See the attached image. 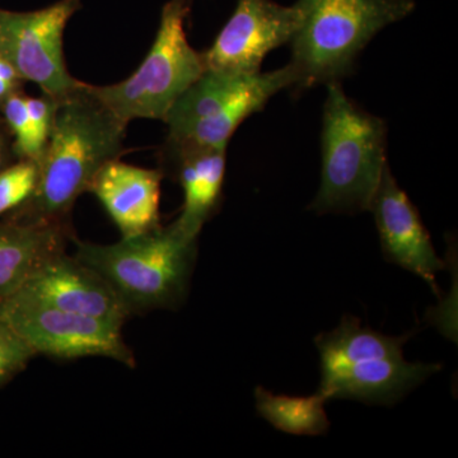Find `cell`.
<instances>
[{"label": "cell", "instance_id": "cell-17", "mask_svg": "<svg viewBox=\"0 0 458 458\" xmlns=\"http://www.w3.org/2000/svg\"><path fill=\"white\" fill-rule=\"evenodd\" d=\"M327 401L318 393L294 397L274 394L264 387L255 390L259 415L280 432L294 436H321L327 432L330 420L325 410Z\"/></svg>", "mask_w": 458, "mask_h": 458}, {"label": "cell", "instance_id": "cell-1", "mask_svg": "<svg viewBox=\"0 0 458 458\" xmlns=\"http://www.w3.org/2000/svg\"><path fill=\"white\" fill-rule=\"evenodd\" d=\"M126 126L93 95L89 83L59 99L38 162V183L17 208L14 221L69 225L75 201L89 191L93 177L125 152Z\"/></svg>", "mask_w": 458, "mask_h": 458}, {"label": "cell", "instance_id": "cell-22", "mask_svg": "<svg viewBox=\"0 0 458 458\" xmlns=\"http://www.w3.org/2000/svg\"><path fill=\"white\" fill-rule=\"evenodd\" d=\"M18 89H20V87L13 86V84L8 83L7 81L0 77V105L4 102L8 96H11L12 93L16 92Z\"/></svg>", "mask_w": 458, "mask_h": 458}, {"label": "cell", "instance_id": "cell-16", "mask_svg": "<svg viewBox=\"0 0 458 458\" xmlns=\"http://www.w3.org/2000/svg\"><path fill=\"white\" fill-rule=\"evenodd\" d=\"M405 336H387L369 327H361L360 318L344 316L339 327L315 339L319 352L321 375L369 360L403 357Z\"/></svg>", "mask_w": 458, "mask_h": 458}, {"label": "cell", "instance_id": "cell-23", "mask_svg": "<svg viewBox=\"0 0 458 458\" xmlns=\"http://www.w3.org/2000/svg\"><path fill=\"white\" fill-rule=\"evenodd\" d=\"M4 162H5V144L3 141L2 138H0V171L4 170Z\"/></svg>", "mask_w": 458, "mask_h": 458}, {"label": "cell", "instance_id": "cell-8", "mask_svg": "<svg viewBox=\"0 0 458 458\" xmlns=\"http://www.w3.org/2000/svg\"><path fill=\"white\" fill-rule=\"evenodd\" d=\"M81 7V0H59L23 13L0 9V57L53 98H64L83 83L69 73L64 57L65 27Z\"/></svg>", "mask_w": 458, "mask_h": 458}, {"label": "cell", "instance_id": "cell-4", "mask_svg": "<svg viewBox=\"0 0 458 458\" xmlns=\"http://www.w3.org/2000/svg\"><path fill=\"white\" fill-rule=\"evenodd\" d=\"M386 141L384 120L358 106L339 82L328 83L322 119L321 185L311 209L319 214L369 210L387 165Z\"/></svg>", "mask_w": 458, "mask_h": 458}, {"label": "cell", "instance_id": "cell-15", "mask_svg": "<svg viewBox=\"0 0 458 458\" xmlns=\"http://www.w3.org/2000/svg\"><path fill=\"white\" fill-rule=\"evenodd\" d=\"M69 225H38L13 221L0 225V297L17 291L38 267L65 251L73 240Z\"/></svg>", "mask_w": 458, "mask_h": 458}, {"label": "cell", "instance_id": "cell-9", "mask_svg": "<svg viewBox=\"0 0 458 458\" xmlns=\"http://www.w3.org/2000/svg\"><path fill=\"white\" fill-rule=\"evenodd\" d=\"M295 29V9L273 0H237L236 9L201 53L205 71L256 74L270 51L289 44Z\"/></svg>", "mask_w": 458, "mask_h": 458}, {"label": "cell", "instance_id": "cell-6", "mask_svg": "<svg viewBox=\"0 0 458 458\" xmlns=\"http://www.w3.org/2000/svg\"><path fill=\"white\" fill-rule=\"evenodd\" d=\"M291 64L269 73L205 71L168 111L167 141L227 148L247 117L259 113L279 90L295 86Z\"/></svg>", "mask_w": 458, "mask_h": 458}, {"label": "cell", "instance_id": "cell-20", "mask_svg": "<svg viewBox=\"0 0 458 458\" xmlns=\"http://www.w3.org/2000/svg\"><path fill=\"white\" fill-rule=\"evenodd\" d=\"M35 355L14 331L0 321V385L25 369Z\"/></svg>", "mask_w": 458, "mask_h": 458}, {"label": "cell", "instance_id": "cell-5", "mask_svg": "<svg viewBox=\"0 0 458 458\" xmlns=\"http://www.w3.org/2000/svg\"><path fill=\"white\" fill-rule=\"evenodd\" d=\"M192 0H170L162 9L155 42L140 68L123 82L89 89L123 123L162 120L205 72L201 53L189 44L185 21Z\"/></svg>", "mask_w": 458, "mask_h": 458}, {"label": "cell", "instance_id": "cell-10", "mask_svg": "<svg viewBox=\"0 0 458 458\" xmlns=\"http://www.w3.org/2000/svg\"><path fill=\"white\" fill-rule=\"evenodd\" d=\"M13 293L120 327L131 316L98 271L65 251L42 262Z\"/></svg>", "mask_w": 458, "mask_h": 458}, {"label": "cell", "instance_id": "cell-2", "mask_svg": "<svg viewBox=\"0 0 458 458\" xmlns=\"http://www.w3.org/2000/svg\"><path fill=\"white\" fill-rule=\"evenodd\" d=\"M74 241L75 258L106 280L131 315L176 310L186 300L198 238L190 237L176 222L122 237L113 245Z\"/></svg>", "mask_w": 458, "mask_h": 458}, {"label": "cell", "instance_id": "cell-11", "mask_svg": "<svg viewBox=\"0 0 458 458\" xmlns=\"http://www.w3.org/2000/svg\"><path fill=\"white\" fill-rule=\"evenodd\" d=\"M369 210L375 216L386 260L417 274L438 294L437 274L445 269V262L437 255L417 208L394 180L388 164Z\"/></svg>", "mask_w": 458, "mask_h": 458}, {"label": "cell", "instance_id": "cell-18", "mask_svg": "<svg viewBox=\"0 0 458 458\" xmlns=\"http://www.w3.org/2000/svg\"><path fill=\"white\" fill-rule=\"evenodd\" d=\"M38 179V164L31 159H20L0 171V216L25 203L31 197Z\"/></svg>", "mask_w": 458, "mask_h": 458}, {"label": "cell", "instance_id": "cell-21", "mask_svg": "<svg viewBox=\"0 0 458 458\" xmlns=\"http://www.w3.org/2000/svg\"><path fill=\"white\" fill-rule=\"evenodd\" d=\"M27 110H29L30 122L33 138H35L36 147L40 150L41 157L47 146L51 126H53L54 116L59 99L50 98V96L41 93L40 98H29L27 96Z\"/></svg>", "mask_w": 458, "mask_h": 458}, {"label": "cell", "instance_id": "cell-14", "mask_svg": "<svg viewBox=\"0 0 458 458\" xmlns=\"http://www.w3.org/2000/svg\"><path fill=\"white\" fill-rule=\"evenodd\" d=\"M441 369V364L411 363L403 357L358 361L321 375L318 393L327 400L390 405Z\"/></svg>", "mask_w": 458, "mask_h": 458}, {"label": "cell", "instance_id": "cell-13", "mask_svg": "<svg viewBox=\"0 0 458 458\" xmlns=\"http://www.w3.org/2000/svg\"><path fill=\"white\" fill-rule=\"evenodd\" d=\"M225 162L227 148L165 141V168L183 191L182 210L174 222L190 237L199 238L221 205Z\"/></svg>", "mask_w": 458, "mask_h": 458}, {"label": "cell", "instance_id": "cell-3", "mask_svg": "<svg viewBox=\"0 0 458 458\" xmlns=\"http://www.w3.org/2000/svg\"><path fill=\"white\" fill-rule=\"evenodd\" d=\"M289 64L298 89L339 82L373 38L415 9L414 0H298Z\"/></svg>", "mask_w": 458, "mask_h": 458}, {"label": "cell", "instance_id": "cell-12", "mask_svg": "<svg viewBox=\"0 0 458 458\" xmlns=\"http://www.w3.org/2000/svg\"><path fill=\"white\" fill-rule=\"evenodd\" d=\"M164 177L161 168L149 170L117 158L98 172L87 192L98 199L123 238L132 237L161 225L159 197Z\"/></svg>", "mask_w": 458, "mask_h": 458}, {"label": "cell", "instance_id": "cell-7", "mask_svg": "<svg viewBox=\"0 0 458 458\" xmlns=\"http://www.w3.org/2000/svg\"><path fill=\"white\" fill-rule=\"evenodd\" d=\"M0 321L35 354L60 360L110 358L135 369L134 352L123 340V327L98 318L63 311L20 294L0 297Z\"/></svg>", "mask_w": 458, "mask_h": 458}, {"label": "cell", "instance_id": "cell-19", "mask_svg": "<svg viewBox=\"0 0 458 458\" xmlns=\"http://www.w3.org/2000/svg\"><path fill=\"white\" fill-rule=\"evenodd\" d=\"M27 96L20 89L12 93L2 104L5 122L14 137V153L20 159H31L40 162L41 153L33 138L31 122L27 110Z\"/></svg>", "mask_w": 458, "mask_h": 458}]
</instances>
